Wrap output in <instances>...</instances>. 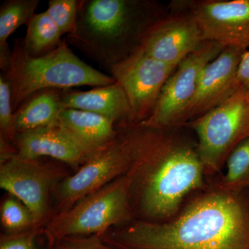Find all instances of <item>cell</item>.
<instances>
[{"label": "cell", "instance_id": "6da1fadb", "mask_svg": "<svg viewBox=\"0 0 249 249\" xmlns=\"http://www.w3.org/2000/svg\"><path fill=\"white\" fill-rule=\"evenodd\" d=\"M130 147L131 204L135 219L165 222L208 186L197 142L179 128L119 124Z\"/></svg>", "mask_w": 249, "mask_h": 249}, {"label": "cell", "instance_id": "7a4b0ae2", "mask_svg": "<svg viewBox=\"0 0 249 249\" xmlns=\"http://www.w3.org/2000/svg\"><path fill=\"white\" fill-rule=\"evenodd\" d=\"M103 235L114 249H249V191L208 186L165 222L134 219Z\"/></svg>", "mask_w": 249, "mask_h": 249}, {"label": "cell", "instance_id": "3957f363", "mask_svg": "<svg viewBox=\"0 0 249 249\" xmlns=\"http://www.w3.org/2000/svg\"><path fill=\"white\" fill-rule=\"evenodd\" d=\"M155 4L141 0L80 1L67 43L108 70L142 48L160 18Z\"/></svg>", "mask_w": 249, "mask_h": 249}, {"label": "cell", "instance_id": "277c9868", "mask_svg": "<svg viewBox=\"0 0 249 249\" xmlns=\"http://www.w3.org/2000/svg\"><path fill=\"white\" fill-rule=\"evenodd\" d=\"M5 76L11 85L14 111L34 93L49 89L73 87L107 86L116 83L111 76L87 65L73 53L65 40L48 53L32 58L16 41Z\"/></svg>", "mask_w": 249, "mask_h": 249}, {"label": "cell", "instance_id": "5b68a950", "mask_svg": "<svg viewBox=\"0 0 249 249\" xmlns=\"http://www.w3.org/2000/svg\"><path fill=\"white\" fill-rule=\"evenodd\" d=\"M130 186V178L124 174L70 209L55 214L42 229L50 249L65 237L103 235L114 227H122L134 220Z\"/></svg>", "mask_w": 249, "mask_h": 249}, {"label": "cell", "instance_id": "8992f818", "mask_svg": "<svg viewBox=\"0 0 249 249\" xmlns=\"http://www.w3.org/2000/svg\"><path fill=\"white\" fill-rule=\"evenodd\" d=\"M196 132L208 181L222 175L231 152L249 139V96L235 91L222 104L186 124Z\"/></svg>", "mask_w": 249, "mask_h": 249}, {"label": "cell", "instance_id": "52a82bcc", "mask_svg": "<svg viewBox=\"0 0 249 249\" xmlns=\"http://www.w3.org/2000/svg\"><path fill=\"white\" fill-rule=\"evenodd\" d=\"M224 49L217 43L204 41L183 59L163 85L151 115L142 124L160 128L183 127V115L196 93L201 72Z\"/></svg>", "mask_w": 249, "mask_h": 249}, {"label": "cell", "instance_id": "ba28073f", "mask_svg": "<svg viewBox=\"0 0 249 249\" xmlns=\"http://www.w3.org/2000/svg\"><path fill=\"white\" fill-rule=\"evenodd\" d=\"M117 137L90 159L55 190L58 212L70 209L80 199L124 175L130 168L132 156L128 140L120 127Z\"/></svg>", "mask_w": 249, "mask_h": 249}, {"label": "cell", "instance_id": "9c48e42d", "mask_svg": "<svg viewBox=\"0 0 249 249\" xmlns=\"http://www.w3.org/2000/svg\"><path fill=\"white\" fill-rule=\"evenodd\" d=\"M177 67L157 60L142 49L111 67V76L129 101V123L142 124L150 117L163 85Z\"/></svg>", "mask_w": 249, "mask_h": 249}, {"label": "cell", "instance_id": "30bf717a", "mask_svg": "<svg viewBox=\"0 0 249 249\" xmlns=\"http://www.w3.org/2000/svg\"><path fill=\"white\" fill-rule=\"evenodd\" d=\"M200 29L204 41L224 49L249 48V0H201L178 3Z\"/></svg>", "mask_w": 249, "mask_h": 249}, {"label": "cell", "instance_id": "8fae6325", "mask_svg": "<svg viewBox=\"0 0 249 249\" xmlns=\"http://www.w3.org/2000/svg\"><path fill=\"white\" fill-rule=\"evenodd\" d=\"M56 178L38 160L16 155L0 165V188L27 206L39 228L47 222L49 196Z\"/></svg>", "mask_w": 249, "mask_h": 249}, {"label": "cell", "instance_id": "7c38bea8", "mask_svg": "<svg viewBox=\"0 0 249 249\" xmlns=\"http://www.w3.org/2000/svg\"><path fill=\"white\" fill-rule=\"evenodd\" d=\"M245 52L224 49L217 58L205 67L194 96L185 111L182 127L217 107L237 91L236 75Z\"/></svg>", "mask_w": 249, "mask_h": 249}, {"label": "cell", "instance_id": "4fadbf2b", "mask_svg": "<svg viewBox=\"0 0 249 249\" xmlns=\"http://www.w3.org/2000/svg\"><path fill=\"white\" fill-rule=\"evenodd\" d=\"M204 42L195 19L188 13L178 11L158 19L141 49L157 60L178 67Z\"/></svg>", "mask_w": 249, "mask_h": 249}, {"label": "cell", "instance_id": "5bb4252c", "mask_svg": "<svg viewBox=\"0 0 249 249\" xmlns=\"http://www.w3.org/2000/svg\"><path fill=\"white\" fill-rule=\"evenodd\" d=\"M14 144L21 158L50 157L75 168L93 157L58 124L18 133Z\"/></svg>", "mask_w": 249, "mask_h": 249}, {"label": "cell", "instance_id": "9a60e30c", "mask_svg": "<svg viewBox=\"0 0 249 249\" xmlns=\"http://www.w3.org/2000/svg\"><path fill=\"white\" fill-rule=\"evenodd\" d=\"M61 106L62 109H79L105 116L116 125L130 122L129 101L118 82L89 91L62 93Z\"/></svg>", "mask_w": 249, "mask_h": 249}, {"label": "cell", "instance_id": "2e32d148", "mask_svg": "<svg viewBox=\"0 0 249 249\" xmlns=\"http://www.w3.org/2000/svg\"><path fill=\"white\" fill-rule=\"evenodd\" d=\"M58 124L92 157L114 142L119 134L115 123L110 119L79 109H62Z\"/></svg>", "mask_w": 249, "mask_h": 249}, {"label": "cell", "instance_id": "e0dca14e", "mask_svg": "<svg viewBox=\"0 0 249 249\" xmlns=\"http://www.w3.org/2000/svg\"><path fill=\"white\" fill-rule=\"evenodd\" d=\"M59 89L42 90L28 98L15 112L16 134L58 124L62 110Z\"/></svg>", "mask_w": 249, "mask_h": 249}, {"label": "cell", "instance_id": "ac0fdd59", "mask_svg": "<svg viewBox=\"0 0 249 249\" xmlns=\"http://www.w3.org/2000/svg\"><path fill=\"white\" fill-rule=\"evenodd\" d=\"M39 0H9L3 3L0 9V67L6 73L11 62L12 51L8 38L21 26L27 25L35 16Z\"/></svg>", "mask_w": 249, "mask_h": 249}, {"label": "cell", "instance_id": "d6986e66", "mask_svg": "<svg viewBox=\"0 0 249 249\" xmlns=\"http://www.w3.org/2000/svg\"><path fill=\"white\" fill-rule=\"evenodd\" d=\"M27 26L25 38L19 41L28 56H40L53 50L61 42V31L46 11L36 14Z\"/></svg>", "mask_w": 249, "mask_h": 249}, {"label": "cell", "instance_id": "ffe728a7", "mask_svg": "<svg viewBox=\"0 0 249 249\" xmlns=\"http://www.w3.org/2000/svg\"><path fill=\"white\" fill-rule=\"evenodd\" d=\"M225 167V173L210 180L208 186L219 191H249V139L231 152Z\"/></svg>", "mask_w": 249, "mask_h": 249}, {"label": "cell", "instance_id": "44dd1931", "mask_svg": "<svg viewBox=\"0 0 249 249\" xmlns=\"http://www.w3.org/2000/svg\"><path fill=\"white\" fill-rule=\"evenodd\" d=\"M0 216L6 234L20 233L37 227L31 211L14 196H10L3 201Z\"/></svg>", "mask_w": 249, "mask_h": 249}, {"label": "cell", "instance_id": "7402d4cb", "mask_svg": "<svg viewBox=\"0 0 249 249\" xmlns=\"http://www.w3.org/2000/svg\"><path fill=\"white\" fill-rule=\"evenodd\" d=\"M11 85L4 73L0 75V137L14 143L16 131L15 113L13 112Z\"/></svg>", "mask_w": 249, "mask_h": 249}, {"label": "cell", "instance_id": "603a6c76", "mask_svg": "<svg viewBox=\"0 0 249 249\" xmlns=\"http://www.w3.org/2000/svg\"><path fill=\"white\" fill-rule=\"evenodd\" d=\"M80 1L76 0H50L46 12L62 35L69 34L76 25Z\"/></svg>", "mask_w": 249, "mask_h": 249}, {"label": "cell", "instance_id": "cb8c5ba5", "mask_svg": "<svg viewBox=\"0 0 249 249\" xmlns=\"http://www.w3.org/2000/svg\"><path fill=\"white\" fill-rule=\"evenodd\" d=\"M42 232L40 228H34L18 234H5L0 240V249H51L42 248L37 242V237Z\"/></svg>", "mask_w": 249, "mask_h": 249}, {"label": "cell", "instance_id": "d4e9b609", "mask_svg": "<svg viewBox=\"0 0 249 249\" xmlns=\"http://www.w3.org/2000/svg\"><path fill=\"white\" fill-rule=\"evenodd\" d=\"M51 249H114L103 240V235L71 236L55 242Z\"/></svg>", "mask_w": 249, "mask_h": 249}, {"label": "cell", "instance_id": "484cf974", "mask_svg": "<svg viewBox=\"0 0 249 249\" xmlns=\"http://www.w3.org/2000/svg\"><path fill=\"white\" fill-rule=\"evenodd\" d=\"M237 91H244L249 96V50L246 51L241 59L236 75Z\"/></svg>", "mask_w": 249, "mask_h": 249}]
</instances>
